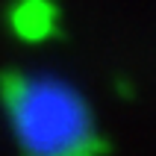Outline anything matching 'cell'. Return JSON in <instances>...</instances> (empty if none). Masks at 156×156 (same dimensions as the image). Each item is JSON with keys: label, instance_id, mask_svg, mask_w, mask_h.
<instances>
[{"label": "cell", "instance_id": "obj_1", "mask_svg": "<svg viewBox=\"0 0 156 156\" xmlns=\"http://www.w3.org/2000/svg\"><path fill=\"white\" fill-rule=\"evenodd\" d=\"M0 94L9 109L12 127L27 150L35 153H71L94 150L91 115L86 100L53 77L6 74L0 80Z\"/></svg>", "mask_w": 156, "mask_h": 156}, {"label": "cell", "instance_id": "obj_2", "mask_svg": "<svg viewBox=\"0 0 156 156\" xmlns=\"http://www.w3.org/2000/svg\"><path fill=\"white\" fill-rule=\"evenodd\" d=\"M59 12L50 0H21L12 9V30L24 41H44L56 33Z\"/></svg>", "mask_w": 156, "mask_h": 156}]
</instances>
